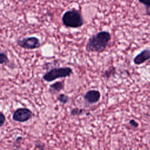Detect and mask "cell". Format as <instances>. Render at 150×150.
<instances>
[{
    "instance_id": "6da1fadb",
    "label": "cell",
    "mask_w": 150,
    "mask_h": 150,
    "mask_svg": "<svg viewBox=\"0 0 150 150\" xmlns=\"http://www.w3.org/2000/svg\"><path fill=\"white\" fill-rule=\"evenodd\" d=\"M110 39V32L105 30L99 32L88 39L86 50L88 52H103L105 50Z\"/></svg>"
},
{
    "instance_id": "7a4b0ae2",
    "label": "cell",
    "mask_w": 150,
    "mask_h": 150,
    "mask_svg": "<svg viewBox=\"0 0 150 150\" xmlns=\"http://www.w3.org/2000/svg\"><path fill=\"white\" fill-rule=\"evenodd\" d=\"M62 19L63 25L67 28H78L84 24V19L80 12L74 8L65 12Z\"/></svg>"
},
{
    "instance_id": "3957f363",
    "label": "cell",
    "mask_w": 150,
    "mask_h": 150,
    "mask_svg": "<svg viewBox=\"0 0 150 150\" xmlns=\"http://www.w3.org/2000/svg\"><path fill=\"white\" fill-rule=\"evenodd\" d=\"M73 73L71 68L69 67H56L47 71L42 77L43 80L47 82H51L59 78L70 76Z\"/></svg>"
},
{
    "instance_id": "277c9868",
    "label": "cell",
    "mask_w": 150,
    "mask_h": 150,
    "mask_svg": "<svg viewBox=\"0 0 150 150\" xmlns=\"http://www.w3.org/2000/svg\"><path fill=\"white\" fill-rule=\"evenodd\" d=\"M16 43L21 47L28 50L36 49L41 46L40 40L35 36H29L22 39H18Z\"/></svg>"
},
{
    "instance_id": "5b68a950",
    "label": "cell",
    "mask_w": 150,
    "mask_h": 150,
    "mask_svg": "<svg viewBox=\"0 0 150 150\" xmlns=\"http://www.w3.org/2000/svg\"><path fill=\"white\" fill-rule=\"evenodd\" d=\"M34 116V113L28 108H19L12 114V119L15 121L25 122Z\"/></svg>"
},
{
    "instance_id": "8992f818",
    "label": "cell",
    "mask_w": 150,
    "mask_h": 150,
    "mask_svg": "<svg viewBox=\"0 0 150 150\" xmlns=\"http://www.w3.org/2000/svg\"><path fill=\"white\" fill-rule=\"evenodd\" d=\"M100 97L101 94L98 90H91L86 93L84 96V100L86 103L93 104L98 102Z\"/></svg>"
},
{
    "instance_id": "52a82bcc",
    "label": "cell",
    "mask_w": 150,
    "mask_h": 150,
    "mask_svg": "<svg viewBox=\"0 0 150 150\" xmlns=\"http://www.w3.org/2000/svg\"><path fill=\"white\" fill-rule=\"evenodd\" d=\"M150 59V50L145 49L138 54L133 59L134 63L136 65H139Z\"/></svg>"
},
{
    "instance_id": "ba28073f",
    "label": "cell",
    "mask_w": 150,
    "mask_h": 150,
    "mask_svg": "<svg viewBox=\"0 0 150 150\" xmlns=\"http://www.w3.org/2000/svg\"><path fill=\"white\" fill-rule=\"evenodd\" d=\"M64 87V84L63 81H56L51 85L49 88V91L52 94H54L60 92Z\"/></svg>"
},
{
    "instance_id": "9c48e42d",
    "label": "cell",
    "mask_w": 150,
    "mask_h": 150,
    "mask_svg": "<svg viewBox=\"0 0 150 150\" xmlns=\"http://www.w3.org/2000/svg\"><path fill=\"white\" fill-rule=\"evenodd\" d=\"M115 68L114 66H111L104 71L103 76L106 79H109L112 76H113L115 74Z\"/></svg>"
},
{
    "instance_id": "30bf717a",
    "label": "cell",
    "mask_w": 150,
    "mask_h": 150,
    "mask_svg": "<svg viewBox=\"0 0 150 150\" xmlns=\"http://www.w3.org/2000/svg\"><path fill=\"white\" fill-rule=\"evenodd\" d=\"M9 62V60L7 55L4 53L0 52V64H7Z\"/></svg>"
},
{
    "instance_id": "8fae6325",
    "label": "cell",
    "mask_w": 150,
    "mask_h": 150,
    "mask_svg": "<svg viewBox=\"0 0 150 150\" xmlns=\"http://www.w3.org/2000/svg\"><path fill=\"white\" fill-rule=\"evenodd\" d=\"M57 99L60 103L64 104H66L69 101V97L64 94H60L57 96Z\"/></svg>"
},
{
    "instance_id": "7c38bea8",
    "label": "cell",
    "mask_w": 150,
    "mask_h": 150,
    "mask_svg": "<svg viewBox=\"0 0 150 150\" xmlns=\"http://www.w3.org/2000/svg\"><path fill=\"white\" fill-rule=\"evenodd\" d=\"M84 110L82 108H74L71 110L70 114L71 115H73V116H78L82 114L84 112Z\"/></svg>"
},
{
    "instance_id": "4fadbf2b",
    "label": "cell",
    "mask_w": 150,
    "mask_h": 150,
    "mask_svg": "<svg viewBox=\"0 0 150 150\" xmlns=\"http://www.w3.org/2000/svg\"><path fill=\"white\" fill-rule=\"evenodd\" d=\"M6 121L5 115L1 112H0V128L4 125Z\"/></svg>"
},
{
    "instance_id": "5bb4252c",
    "label": "cell",
    "mask_w": 150,
    "mask_h": 150,
    "mask_svg": "<svg viewBox=\"0 0 150 150\" xmlns=\"http://www.w3.org/2000/svg\"><path fill=\"white\" fill-rule=\"evenodd\" d=\"M129 124H130V125H131L132 127H134V128H137L139 125L138 123L134 119H131L129 121Z\"/></svg>"
},
{
    "instance_id": "9a60e30c",
    "label": "cell",
    "mask_w": 150,
    "mask_h": 150,
    "mask_svg": "<svg viewBox=\"0 0 150 150\" xmlns=\"http://www.w3.org/2000/svg\"><path fill=\"white\" fill-rule=\"evenodd\" d=\"M139 2L145 5L146 6V9H149L150 8V1H139Z\"/></svg>"
},
{
    "instance_id": "2e32d148",
    "label": "cell",
    "mask_w": 150,
    "mask_h": 150,
    "mask_svg": "<svg viewBox=\"0 0 150 150\" xmlns=\"http://www.w3.org/2000/svg\"><path fill=\"white\" fill-rule=\"evenodd\" d=\"M146 14L150 16V8L146 9Z\"/></svg>"
}]
</instances>
